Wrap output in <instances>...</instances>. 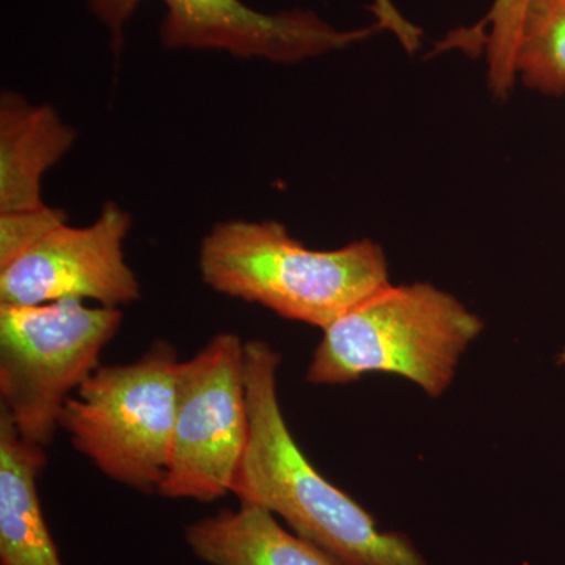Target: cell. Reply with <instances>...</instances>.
<instances>
[{"instance_id":"obj_1","label":"cell","mask_w":565,"mask_h":565,"mask_svg":"<svg viewBox=\"0 0 565 565\" xmlns=\"http://www.w3.org/2000/svg\"><path fill=\"white\" fill-rule=\"evenodd\" d=\"M280 362L266 341H245L248 438L234 497L281 519L338 565H433L408 535L382 530L303 455L278 399Z\"/></svg>"},{"instance_id":"obj_2","label":"cell","mask_w":565,"mask_h":565,"mask_svg":"<svg viewBox=\"0 0 565 565\" xmlns=\"http://www.w3.org/2000/svg\"><path fill=\"white\" fill-rule=\"evenodd\" d=\"M199 267L215 292L321 330L390 285L385 253L373 241L311 250L274 221L217 223Z\"/></svg>"},{"instance_id":"obj_3","label":"cell","mask_w":565,"mask_h":565,"mask_svg":"<svg viewBox=\"0 0 565 565\" xmlns=\"http://www.w3.org/2000/svg\"><path fill=\"white\" fill-rule=\"evenodd\" d=\"M482 330L479 316L451 294L429 282H390L322 330L307 382L345 385L366 374L386 373L440 397Z\"/></svg>"},{"instance_id":"obj_4","label":"cell","mask_w":565,"mask_h":565,"mask_svg":"<svg viewBox=\"0 0 565 565\" xmlns=\"http://www.w3.org/2000/svg\"><path fill=\"white\" fill-rule=\"evenodd\" d=\"M178 366L166 340L136 362L99 366L66 401L58 427L106 478L158 493L172 455Z\"/></svg>"},{"instance_id":"obj_5","label":"cell","mask_w":565,"mask_h":565,"mask_svg":"<svg viewBox=\"0 0 565 565\" xmlns=\"http://www.w3.org/2000/svg\"><path fill=\"white\" fill-rule=\"evenodd\" d=\"M121 323L120 308L81 300L0 303V411L22 438L52 444L66 401L102 366Z\"/></svg>"},{"instance_id":"obj_6","label":"cell","mask_w":565,"mask_h":565,"mask_svg":"<svg viewBox=\"0 0 565 565\" xmlns=\"http://www.w3.org/2000/svg\"><path fill=\"white\" fill-rule=\"evenodd\" d=\"M247 438L245 341L218 333L178 366L172 455L158 494L212 503L232 493Z\"/></svg>"},{"instance_id":"obj_7","label":"cell","mask_w":565,"mask_h":565,"mask_svg":"<svg viewBox=\"0 0 565 565\" xmlns=\"http://www.w3.org/2000/svg\"><path fill=\"white\" fill-rule=\"evenodd\" d=\"M143 0H88V9L109 29L114 47ZM161 40L169 50L225 51L234 57L297 63L344 50L377 29L340 31L313 11L263 13L243 0H162Z\"/></svg>"},{"instance_id":"obj_8","label":"cell","mask_w":565,"mask_h":565,"mask_svg":"<svg viewBox=\"0 0 565 565\" xmlns=\"http://www.w3.org/2000/svg\"><path fill=\"white\" fill-rule=\"evenodd\" d=\"M131 215L104 204L87 226H57L17 262L0 269V303L92 300L121 308L140 299V282L125 258Z\"/></svg>"},{"instance_id":"obj_9","label":"cell","mask_w":565,"mask_h":565,"mask_svg":"<svg viewBox=\"0 0 565 565\" xmlns=\"http://www.w3.org/2000/svg\"><path fill=\"white\" fill-rule=\"evenodd\" d=\"M76 132L47 106L18 93L0 99V212L41 210L43 174L73 147Z\"/></svg>"},{"instance_id":"obj_10","label":"cell","mask_w":565,"mask_h":565,"mask_svg":"<svg viewBox=\"0 0 565 565\" xmlns=\"http://www.w3.org/2000/svg\"><path fill=\"white\" fill-rule=\"evenodd\" d=\"M46 463V448L0 411V565H63L36 486Z\"/></svg>"},{"instance_id":"obj_11","label":"cell","mask_w":565,"mask_h":565,"mask_svg":"<svg viewBox=\"0 0 565 565\" xmlns=\"http://www.w3.org/2000/svg\"><path fill=\"white\" fill-rule=\"evenodd\" d=\"M193 556L210 565H338L259 505L241 503L185 526Z\"/></svg>"},{"instance_id":"obj_12","label":"cell","mask_w":565,"mask_h":565,"mask_svg":"<svg viewBox=\"0 0 565 565\" xmlns=\"http://www.w3.org/2000/svg\"><path fill=\"white\" fill-rule=\"evenodd\" d=\"M516 77L526 87L565 93V0H530L516 52Z\"/></svg>"},{"instance_id":"obj_13","label":"cell","mask_w":565,"mask_h":565,"mask_svg":"<svg viewBox=\"0 0 565 565\" xmlns=\"http://www.w3.org/2000/svg\"><path fill=\"white\" fill-rule=\"evenodd\" d=\"M530 0H494L486 20L475 28L473 39L490 25L487 36L490 90L497 98H505L516 79V52Z\"/></svg>"},{"instance_id":"obj_14","label":"cell","mask_w":565,"mask_h":565,"mask_svg":"<svg viewBox=\"0 0 565 565\" xmlns=\"http://www.w3.org/2000/svg\"><path fill=\"white\" fill-rule=\"evenodd\" d=\"M66 223V214L55 207L0 212V269L17 262L47 233Z\"/></svg>"},{"instance_id":"obj_15","label":"cell","mask_w":565,"mask_h":565,"mask_svg":"<svg viewBox=\"0 0 565 565\" xmlns=\"http://www.w3.org/2000/svg\"><path fill=\"white\" fill-rule=\"evenodd\" d=\"M557 363L564 364L565 366V348L559 352V356H557Z\"/></svg>"}]
</instances>
